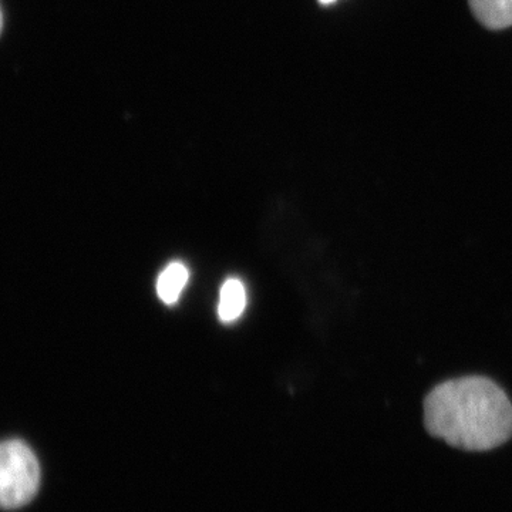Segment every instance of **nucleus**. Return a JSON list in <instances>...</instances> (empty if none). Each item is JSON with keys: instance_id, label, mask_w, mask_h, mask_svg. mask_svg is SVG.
I'll return each instance as SVG.
<instances>
[{"instance_id": "nucleus-1", "label": "nucleus", "mask_w": 512, "mask_h": 512, "mask_svg": "<svg viewBox=\"0 0 512 512\" xmlns=\"http://www.w3.org/2000/svg\"><path fill=\"white\" fill-rule=\"evenodd\" d=\"M424 426L431 436L464 451H490L512 437V403L483 376L447 380L424 399Z\"/></svg>"}, {"instance_id": "nucleus-2", "label": "nucleus", "mask_w": 512, "mask_h": 512, "mask_svg": "<svg viewBox=\"0 0 512 512\" xmlns=\"http://www.w3.org/2000/svg\"><path fill=\"white\" fill-rule=\"evenodd\" d=\"M40 484L39 461L28 444L8 440L0 448V504L18 510L32 501Z\"/></svg>"}, {"instance_id": "nucleus-3", "label": "nucleus", "mask_w": 512, "mask_h": 512, "mask_svg": "<svg viewBox=\"0 0 512 512\" xmlns=\"http://www.w3.org/2000/svg\"><path fill=\"white\" fill-rule=\"evenodd\" d=\"M478 22L491 30L512 26V0H468Z\"/></svg>"}, {"instance_id": "nucleus-4", "label": "nucleus", "mask_w": 512, "mask_h": 512, "mask_svg": "<svg viewBox=\"0 0 512 512\" xmlns=\"http://www.w3.org/2000/svg\"><path fill=\"white\" fill-rule=\"evenodd\" d=\"M247 305V293L244 285L238 279H228L221 289L218 315L222 322L229 323L237 320Z\"/></svg>"}, {"instance_id": "nucleus-5", "label": "nucleus", "mask_w": 512, "mask_h": 512, "mask_svg": "<svg viewBox=\"0 0 512 512\" xmlns=\"http://www.w3.org/2000/svg\"><path fill=\"white\" fill-rule=\"evenodd\" d=\"M188 282V269L180 262H173L164 269L157 282V292L161 301L173 305Z\"/></svg>"}, {"instance_id": "nucleus-6", "label": "nucleus", "mask_w": 512, "mask_h": 512, "mask_svg": "<svg viewBox=\"0 0 512 512\" xmlns=\"http://www.w3.org/2000/svg\"><path fill=\"white\" fill-rule=\"evenodd\" d=\"M322 5H330V3H335L336 0H319Z\"/></svg>"}]
</instances>
